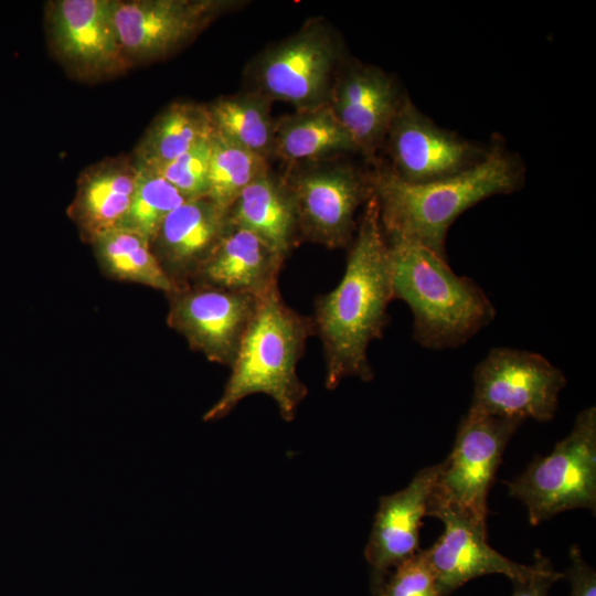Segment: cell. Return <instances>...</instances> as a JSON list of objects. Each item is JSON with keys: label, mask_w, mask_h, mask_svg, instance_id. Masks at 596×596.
<instances>
[{"label": "cell", "mask_w": 596, "mask_h": 596, "mask_svg": "<svg viewBox=\"0 0 596 596\" xmlns=\"http://www.w3.org/2000/svg\"><path fill=\"white\" fill-rule=\"evenodd\" d=\"M438 472L439 464L423 468L407 487L380 498L364 550L371 567V590L377 587L391 571L419 550V529Z\"/></svg>", "instance_id": "cell-16"}, {"label": "cell", "mask_w": 596, "mask_h": 596, "mask_svg": "<svg viewBox=\"0 0 596 596\" xmlns=\"http://www.w3.org/2000/svg\"><path fill=\"white\" fill-rule=\"evenodd\" d=\"M213 132L207 105L171 103L149 125L132 160L137 166L157 169L209 140Z\"/></svg>", "instance_id": "cell-22"}, {"label": "cell", "mask_w": 596, "mask_h": 596, "mask_svg": "<svg viewBox=\"0 0 596 596\" xmlns=\"http://www.w3.org/2000/svg\"><path fill=\"white\" fill-rule=\"evenodd\" d=\"M228 227L227 210L207 196L187 200L167 215L152 245L179 289L191 284Z\"/></svg>", "instance_id": "cell-17"}, {"label": "cell", "mask_w": 596, "mask_h": 596, "mask_svg": "<svg viewBox=\"0 0 596 596\" xmlns=\"http://www.w3.org/2000/svg\"><path fill=\"white\" fill-rule=\"evenodd\" d=\"M570 557L567 577L572 586L571 596H596V573L585 562L576 545L571 547Z\"/></svg>", "instance_id": "cell-30"}, {"label": "cell", "mask_w": 596, "mask_h": 596, "mask_svg": "<svg viewBox=\"0 0 596 596\" xmlns=\"http://www.w3.org/2000/svg\"><path fill=\"white\" fill-rule=\"evenodd\" d=\"M521 175L514 158L496 146L481 161L448 178L408 183L385 168L369 173V179L385 240L413 242L446 258L453 222L476 203L518 189Z\"/></svg>", "instance_id": "cell-2"}, {"label": "cell", "mask_w": 596, "mask_h": 596, "mask_svg": "<svg viewBox=\"0 0 596 596\" xmlns=\"http://www.w3.org/2000/svg\"><path fill=\"white\" fill-rule=\"evenodd\" d=\"M384 145L387 168L408 183H424L460 173L481 161L488 149L435 125L403 95Z\"/></svg>", "instance_id": "cell-12"}, {"label": "cell", "mask_w": 596, "mask_h": 596, "mask_svg": "<svg viewBox=\"0 0 596 596\" xmlns=\"http://www.w3.org/2000/svg\"><path fill=\"white\" fill-rule=\"evenodd\" d=\"M523 422L468 411L451 453L439 464L429 502L447 504L487 522V497L502 454Z\"/></svg>", "instance_id": "cell-9"}, {"label": "cell", "mask_w": 596, "mask_h": 596, "mask_svg": "<svg viewBox=\"0 0 596 596\" xmlns=\"http://www.w3.org/2000/svg\"><path fill=\"white\" fill-rule=\"evenodd\" d=\"M49 42L75 77L100 79L132 65L118 40L111 0H54L45 6Z\"/></svg>", "instance_id": "cell-11"}, {"label": "cell", "mask_w": 596, "mask_h": 596, "mask_svg": "<svg viewBox=\"0 0 596 596\" xmlns=\"http://www.w3.org/2000/svg\"><path fill=\"white\" fill-rule=\"evenodd\" d=\"M426 515L440 519L444 533L425 550L440 596H448L467 582L488 574L524 581L534 565L513 562L487 542V522L456 507L429 502Z\"/></svg>", "instance_id": "cell-14"}, {"label": "cell", "mask_w": 596, "mask_h": 596, "mask_svg": "<svg viewBox=\"0 0 596 596\" xmlns=\"http://www.w3.org/2000/svg\"><path fill=\"white\" fill-rule=\"evenodd\" d=\"M403 95L381 68L359 62L338 66L328 105L350 134L358 151L373 159L384 145Z\"/></svg>", "instance_id": "cell-15"}, {"label": "cell", "mask_w": 596, "mask_h": 596, "mask_svg": "<svg viewBox=\"0 0 596 596\" xmlns=\"http://www.w3.org/2000/svg\"><path fill=\"white\" fill-rule=\"evenodd\" d=\"M473 383L468 411L521 422H547L556 413L566 379L539 353L494 348L476 366Z\"/></svg>", "instance_id": "cell-8"}, {"label": "cell", "mask_w": 596, "mask_h": 596, "mask_svg": "<svg viewBox=\"0 0 596 596\" xmlns=\"http://www.w3.org/2000/svg\"><path fill=\"white\" fill-rule=\"evenodd\" d=\"M392 300L390 252L372 194L349 246L344 274L332 290L317 298L311 317L322 343L328 390L345 377L365 382L374 377L368 349L382 338Z\"/></svg>", "instance_id": "cell-1"}, {"label": "cell", "mask_w": 596, "mask_h": 596, "mask_svg": "<svg viewBox=\"0 0 596 596\" xmlns=\"http://www.w3.org/2000/svg\"><path fill=\"white\" fill-rule=\"evenodd\" d=\"M128 214L121 227L139 232L151 244L167 215L187 199L156 171L137 166Z\"/></svg>", "instance_id": "cell-26"}, {"label": "cell", "mask_w": 596, "mask_h": 596, "mask_svg": "<svg viewBox=\"0 0 596 596\" xmlns=\"http://www.w3.org/2000/svg\"><path fill=\"white\" fill-rule=\"evenodd\" d=\"M343 152L359 151L329 105L275 119L273 156L288 164L324 160Z\"/></svg>", "instance_id": "cell-21"}, {"label": "cell", "mask_w": 596, "mask_h": 596, "mask_svg": "<svg viewBox=\"0 0 596 596\" xmlns=\"http://www.w3.org/2000/svg\"><path fill=\"white\" fill-rule=\"evenodd\" d=\"M284 262L256 235L230 223L228 230L190 285L210 286L259 298L278 286Z\"/></svg>", "instance_id": "cell-18"}, {"label": "cell", "mask_w": 596, "mask_h": 596, "mask_svg": "<svg viewBox=\"0 0 596 596\" xmlns=\"http://www.w3.org/2000/svg\"><path fill=\"white\" fill-rule=\"evenodd\" d=\"M269 170L268 160L214 130L211 137L206 196L228 211L242 191Z\"/></svg>", "instance_id": "cell-25"}, {"label": "cell", "mask_w": 596, "mask_h": 596, "mask_svg": "<svg viewBox=\"0 0 596 596\" xmlns=\"http://www.w3.org/2000/svg\"><path fill=\"white\" fill-rule=\"evenodd\" d=\"M312 334L311 317L291 309L278 286L259 297L224 391L203 421L221 419L245 397L265 394L275 401L281 418L291 422L308 394L297 374V364Z\"/></svg>", "instance_id": "cell-3"}, {"label": "cell", "mask_w": 596, "mask_h": 596, "mask_svg": "<svg viewBox=\"0 0 596 596\" xmlns=\"http://www.w3.org/2000/svg\"><path fill=\"white\" fill-rule=\"evenodd\" d=\"M342 44L322 19L307 21L296 33L272 44L248 65L252 89L308 110L328 105Z\"/></svg>", "instance_id": "cell-7"}, {"label": "cell", "mask_w": 596, "mask_h": 596, "mask_svg": "<svg viewBox=\"0 0 596 596\" xmlns=\"http://www.w3.org/2000/svg\"><path fill=\"white\" fill-rule=\"evenodd\" d=\"M375 596H440L426 551L418 550L371 590Z\"/></svg>", "instance_id": "cell-28"}, {"label": "cell", "mask_w": 596, "mask_h": 596, "mask_svg": "<svg viewBox=\"0 0 596 596\" xmlns=\"http://www.w3.org/2000/svg\"><path fill=\"white\" fill-rule=\"evenodd\" d=\"M508 487L510 496L526 507L532 525L572 509L586 508L595 512V406L579 412L570 434L551 454L536 457Z\"/></svg>", "instance_id": "cell-5"}, {"label": "cell", "mask_w": 596, "mask_h": 596, "mask_svg": "<svg viewBox=\"0 0 596 596\" xmlns=\"http://www.w3.org/2000/svg\"><path fill=\"white\" fill-rule=\"evenodd\" d=\"M307 162L281 178L290 198L299 241L330 249L351 245L356 211L372 196L369 174L332 158Z\"/></svg>", "instance_id": "cell-6"}, {"label": "cell", "mask_w": 596, "mask_h": 596, "mask_svg": "<svg viewBox=\"0 0 596 596\" xmlns=\"http://www.w3.org/2000/svg\"><path fill=\"white\" fill-rule=\"evenodd\" d=\"M136 175L128 157L107 158L82 172L70 215L86 237L124 225Z\"/></svg>", "instance_id": "cell-19"}, {"label": "cell", "mask_w": 596, "mask_h": 596, "mask_svg": "<svg viewBox=\"0 0 596 596\" xmlns=\"http://www.w3.org/2000/svg\"><path fill=\"white\" fill-rule=\"evenodd\" d=\"M273 100L249 89L222 96L207 105L214 130L265 159L273 156Z\"/></svg>", "instance_id": "cell-23"}, {"label": "cell", "mask_w": 596, "mask_h": 596, "mask_svg": "<svg viewBox=\"0 0 596 596\" xmlns=\"http://www.w3.org/2000/svg\"><path fill=\"white\" fill-rule=\"evenodd\" d=\"M227 213L232 225L253 233L284 259L300 242L290 198L269 170L242 191Z\"/></svg>", "instance_id": "cell-20"}, {"label": "cell", "mask_w": 596, "mask_h": 596, "mask_svg": "<svg viewBox=\"0 0 596 596\" xmlns=\"http://www.w3.org/2000/svg\"><path fill=\"white\" fill-rule=\"evenodd\" d=\"M534 572L524 581H513L512 596H547L553 583L564 577L554 571L550 560L540 551L534 555Z\"/></svg>", "instance_id": "cell-29"}, {"label": "cell", "mask_w": 596, "mask_h": 596, "mask_svg": "<svg viewBox=\"0 0 596 596\" xmlns=\"http://www.w3.org/2000/svg\"><path fill=\"white\" fill-rule=\"evenodd\" d=\"M246 4L238 0H111L120 45L132 63L163 57L221 15Z\"/></svg>", "instance_id": "cell-10"}, {"label": "cell", "mask_w": 596, "mask_h": 596, "mask_svg": "<svg viewBox=\"0 0 596 596\" xmlns=\"http://www.w3.org/2000/svg\"><path fill=\"white\" fill-rule=\"evenodd\" d=\"M91 242L100 265L115 278L168 295L179 289L163 270L152 244L139 232L116 227L94 235Z\"/></svg>", "instance_id": "cell-24"}, {"label": "cell", "mask_w": 596, "mask_h": 596, "mask_svg": "<svg viewBox=\"0 0 596 596\" xmlns=\"http://www.w3.org/2000/svg\"><path fill=\"white\" fill-rule=\"evenodd\" d=\"M211 138L202 141L188 152L157 169L187 200L206 196Z\"/></svg>", "instance_id": "cell-27"}, {"label": "cell", "mask_w": 596, "mask_h": 596, "mask_svg": "<svg viewBox=\"0 0 596 596\" xmlns=\"http://www.w3.org/2000/svg\"><path fill=\"white\" fill-rule=\"evenodd\" d=\"M386 243L393 299L408 305L414 339L422 347L457 348L494 319L486 292L471 278L456 275L446 258L413 242Z\"/></svg>", "instance_id": "cell-4"}, {"label": "cell", "mask_w": 596, "mask_h": 596, "mask_svg": "<svg viewBox=\"0 0 596 596\" xmlns=\"http://www.w3.org/2000/svg\"><path fill=\"white\" fill-rule=\"evenodd\" d=\"M169 296V324L187 339L191 349L231 368L258 298L202 285H190Z\"/></svg>", "instance_id": "cell-13"}]
</instances>
